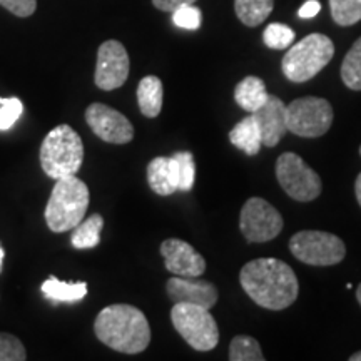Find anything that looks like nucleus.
I'll list each match as a JSON object with an SVG mask.
<instances>
[{
	"label": "nucleus",
	"instance_id": "f257e3e1",
	"mask_svg": "<svg viewBox=\"0 0 361 361\" xmlns=\"http://www.w3.org/2000/svg\"><path fill=\"white\" fill-rule=\"evenodd\" d=\"M239 283L256 305L271 311L290 308L300 293L295 271L276 258H258L246 263L239 273Z\"/></svg>",
	"mask_w": 361,
	"mask_h": 361
},
{
	"label": "nucleus",
	"instance_id": "f03ea898",
	"mask_svg": "<svg viewBox=\"0 0 361 361\" xmlns=\"http://www.w3.org/2000/svg\"><path fill=\"white\" fill-rule=\"evenodd\" d=\"M94 333L104 345L126 355L142 353L151 343V328L146 314L126 303L104 308L94 323Z\"/></svg>",
	"mask_w": 361,
	"mask_h": 361
},
{
	"label": "nucleus",
	"instance_id": "7ed1b4c3",
	"mask_svg": "<svg viewBox=\"0 0 361 361\" xmlns=\"http://www.w3.org/2000/svg\"><path fill=\"white\" fill-rule=\"evenodd\" d=\"M89 188L75 176L57 179L47 206L45 223L52 233H66L82 223L89 207Z\"/></svg>",
	"mask_w": 361,
	"mask_h": 361
},
{
	"label": "nucleus",
	"instance_id": "20e7f679",
	"mask_svg": "<svg viewBox=\"0 0 361 361\" xmlns=\"http://www.w3.org/2000/svg\"><path fill=\"white\" fill-rule=\"evenodd\" d=\"M84 161V144L71 126L61 124L45 135L40 146V166L51 179L75 176Z\"/></svg>",
	"mask_w": 361,
	"mask_h": 361
},
{
	"label": "nucleus",
	"instance_id": "39448f33",
	"mask_svg": "<svg viewBox=\"0 0 361 361\" xmlns=\"http://www.w3.org/2000/svg\"><path fill=\"white\" fill-rule=\"evenodd\" d=\"M335 56V44L324 34H310L290 47L281 61L283 74L295 84L308 82L319 74Z\"/></svg>",
	"mask_w": 361,
	"mask_h": 361
},
{
	"label": "nucleus",
	"instance_id": "423d86ee",
	"mask_svg": "<svg viewBox=\"0 0 361 361\" xmlns=\"http://www.w3.org/2000/svg\"><path fill=\"white\" fill-rule=\"evenodd\" d=\"M171 322L176 331L196 351H211L219 343V329L209 310L200 305L174 303Z\"/></svg>",
	"mask_w": 361,
	"mask_h": 361
},
{
	"label": "nucleus",
	"instance_id": "0eeeda50",
	"mask_svg": "<svg viewBox=\"0 0 361 361\" xmlns=\"http://www.w3.org/2000/svg\"><path fill=\"white\" fill-rule=\"evenodd\" d=\"M333 107L323 97H300L286 106L288 130L306 139L322 137L333 124Z\"/></svg>",
	"mask_w": 361,
	"mask_h": 361
},
{
	"label": "nucleus",
	"instance_id": "6e6552de",
	"mask_svg": "<svg viewBox=\"0 0 361 361\" xmlns=\"http://www.w3.org/2000/svg\"><path fill=\"white\" fill-rule=\"evenodd\" d=\"M290 251L298 261L310 266H335L346 256V246L341 238L313 229L293 234Z\"/></svg>",
	"mask_w": 361,
	"mask_h": 361
},
{
	"label": "nucleus",
	"instance_id": "1a4fd4ad",
	"mask_svg": "<svg viewBox=\"0 0 361 361\" xmlns=\"http://www.w3.org/2000/svg\"><path fill=\"white\" fill-rule=\"evenodd\" d=\"M276 179L283 191L298 202L314 201L323 189L319 174L295 152H283L278 157Z\"/></svg>",
	"mask_w": 361,
	"mask_h": 361
},
{
	"label": "nucleus",
	"instance_id": "9d476101",
	"mask_svg": "<svg viewBox=\"0 0 361 361\" xmlns=\"http://www.w3.org/2000/svg\"><path fill=\"white\" fill-rule=\"evenodd\" d=\"M279 211L263 197H250L239 214V229L247 243H268L283 231Z\"/></svg>",
	"mask_w": 361,
	"mask_h": 361
},
{
	"label": "nucleus",
	"instance_id": "9b49d317",
	"mask_svg": "<svg viewBox=\"0 0 361 361\" xmlns=\"http://www.w3.org/2000/svg\"><path fill=\"white\" fill-rule=\"evenodd\" d=\"M130 61L129 54L119 40H106L97 51L96 85L102 90H114L123 87L129 78Z\"/></svg>",
	"mask_w": 361,
	"mask_h": 361
},
{
	"label": "nucleus",
	"instance_id": "f8f14e48",
	"mask_svg": "<svg viewBox=\"0 0 361 361\" xmlns=\"http://www.w3.org/2000/svg\"><path fill=\"white\" fill-rule=\"evenodd\" d=\"M85 123L99 139L109 144H128L134 137V128L128 117L106 104H90L85 111Z\"/></svg>",
	"mask_w": 361,
	"mask_h": 361
},
{
	"label": "nucleus",
	"instance_id": "ddd939ff",
	"mask_svg": "<svg viewBox=\"0 0 361 361\" xmlns=\"http://www.w3.org/2000/svg\"><path fill=\"white\" fill-rule=\"evenodd\" d=\"M166 269L174 276L200 278L206 271V261L189 243L183 239H166L159 247Z\"/></svg>",
	"mask_w": 361,
	"mask_h": 361
},
{
	"label": "nucleus",
	"instance_id": "4468645a",
	"mask_svg": "<svg viewBox=\"0 0 361 361\" xmlns=\"http://www.w3.org/2000/svg\"><path fill=\"white\" fill-rule=\"evenodd\" d=\"M166 291L173 303L200 305L206 310L214 308L219 298L218 288L200 278L173 276L166 283Z\"/></svg>",
	"mask_w": 361,
	"mask_h": 361
},
{
	"label": "nucleus",
	"instance_id": "2eb2a0df",
	"mask_svg": "<svg viewBox=\"0 0 361 361\" xmlns=\"http://www.w3.org/2000/svg\"><path fill=\"white\" fill-rule=\"evenodd\" d=\"M252 117L259 126L263 146L274 147L286 135V106L281 99L268 94V99L258 111L252 112Z\"/></svg>",
	"mask_w": 361,
	"mask_h": 361
},
{
	"label": "nucleus",
	"instance_id": "dca6fc26",
	"mask_svg": "<svg viewBox=\"0 0 361 361\" xmlns=\"http://www.w3.org/2000/svg\"><path fill=\"white\" fill-rule=\"evenodd\" d=\"M149 188L159 196H171L179 191V169L174 156L154 157L147 164Z\"/></svg>",
	"mask_w": 361,
	"mask_h": 361
},
{
	"label": "nucleus",
	"instance_id": "f3484780",
	"mask_svg": "<svg viewBox=\"0 0 361 361\" xmlns=\"http://www.w3.org/2000/svg\"><path fill=\"white\" fill-rule=\"evenodd\" d=\"M229 141L247 156H256L263 146V137L258 123L255 121L252 114L245 117L243 121L234 126L229 133Z\"/></svg>",
	"mask_w": 361,
	"mask_h": 361
},
{
	"label": "nucleus",
	"instance_id": "a211bd4d",
	"mask_svg": "<svg viewBox=\"0 0 361 361\" xmlns=\"http://www.w3.org/2000/svg\"><path fill=\"white\" fill-rule=\"evenodd\" d=\"M266 99H268V92H266L264 80L256 75H247L234 89V101L250 114L258 111L266 102Z\"/></svg>",
	"mask_w": 361,
	"mask_h": 361
},
{
	"label": "nucleus",
	"instance_id": "6ab92c4d",
	"mask_svg": "<svg viewBox=\"0 0 361 361\" xmlns=\"http://www.w3.org/2000/svg\"><path fill=\"white\" fill-rule=\"evenodd\" d=\"M162 82L157 75H146L137 85V104L141 114L154 119L162 111Z\"/></svg>",
	"mask_w": 361,
	"mask_h": 361
},
{
	"label": "nucleus",
	"instance_id": "aec40b11",
	"mask_svg": "<svg viewBox=\"0 0 361 361\" xmlns=\"http://www.w3.org/2000/svg\"><path fill=\"white\" fill-rule=\"evenodd\" d=\"M40 290L44 296L54 303H75L87 295V283H66L56 276H51L42 283Z\"/></svg>",
	"mask_w": 361,
	"mask_h": 361
},
{
	"label": "nucleus",
	"instance_id": "412c9836",
	"mask_svg": "<svg viewBox=\"0 0 361 361\" xmlns=\"http://www.w3.org/2000/svg\"><path fill=\"white\" fill-rule=\"evenodd\" d=\"M104 228V218L101 214H92L74 228L71 234V243L75 250H90L101 243V231Z\"/></svg>",
	"mask_w": 361,
	"mask_h": 361
},
{
	"label": "nucleus",
	"instance_id": "4be33fe9",
	"mask_svg": "<svg viewBox=\"0 0 361 361\" xmlns=\"http://www.w3.org/2000/svg\"><path fill=\"white\" fill-rule=\"evenodd\" d=\"M274 0H234L238 19L246 27H258L273 12Z\"/></svg>",
	"mask_w": 361,
	"mask_h": 361
},
{
	"label": "nucleus",
	"instance_id": "5701e85b",
	"mask_svg": "<svg viewBox=\"0 0 361 361\" xmlns=\"http://www.w3.org/2000/svg\"><path fill=\"white\" fill-rule=\"evenodd\" d=\"M341 80L351 90H361V37L343 59Z\"/></svg>",
	"mask_w": 361,
	"mask_h": 361
},
{
	"label": "nucleus",
	"instance_id": "b1692460",
	"mask_svg": "<svg viewBox=\"0 0 361 361\" xmlns=\"http://www.w3.org/2000/svg\"><path fill=\"white\" fill-rule=\"evenodd\" d=\"M229 360L231 361H264L263 350L258 340L247 335H238L229 345Z\"/></svg>",
	"mask_w": 361,
	"mask_h": 361
},
{
	"label": "nucleus",
	"instance_id": "393cba45",
	"mask_svg": "<svg viewBox=\"0 0 361 361\" xmlns=\"http://www.w3.org/2000/svg\"><path fill=\"white\" fill-rule=\"evenodd\" d=\"M329 11L338 25H355L361 20V0H329Z\"/></svg>",
	"mask_w": 361,
	"mask_h": 361
},
{
	"label": "nucleus",
	"instance_id": "a878e982",
	"mask_svg": "<svg viewBox=\"0 0 361 361\" xmlns=\"http://www.w3.org/2000/svg\"><path fill=\"white\" fill-rule=\"evenodd\" d=\"M263 40L269 49L283 51V49L291 47V44L295 42V30L291 27L274 22V24H269L264 29Z\"/></svg>",
	"mask_w": 361,
	"mask_h": 361
},
{
	"label": "nucleus",
	"instance_id": "bb28decb",
	"mask_svg": "<svg viewBox=\"0 0 361 361\" xmlns=\"http://www.w3.org/2000/svg\"><path fill=\"white\" fill-rule=\"evenodd\" d=\"M178 161L179 169V191L188 192L194 186V179H196V162L189 151H180L173 154Z\"/></svg>",
	"mask_w": 361,
	"mask_h": 361
},
{
	"label": "nucleus",
	"instance_id": "cd10ccee",
	"mask_svg": "<svg viewBox=\"0 0 361 361\" xmlns=\"http://www.w3.org/2000/svg\"><path fill=\"white\" fill-rule=\"evenodd\" d=\"M27 353L24 345L17 336L0 333V361H24Z\"/></svg>",
	"mask_w": 361,
	"mask_h": 361
},
{
	"label": "nucleus",
	"instance_id": "c85d7f7f",
	"mask_svg": "<svg viewBox=\"0 0 361 361\" xmlns=\"http://www.w3.org/2000/svg\"><path fill=\"white\" fill-rule=\"evenodd\" d=\"M173 22L179 29L197 30L202 24V12L197 7L183 6L173 12Z\"/></svg>",
	"mask_w": 361,
	"mask_h": 361
},
{
	"label": "nucleus",
	"instance_id": "c756f323",
	"mask_svg": "<svg viewBox=\"0 0 361 361\" xmlns=\"http://www.w3.org/2000/svg\"><path fill=\"white\" fill-rule=\"evenodd\" d=\"M22 112H24V106H22L20 99L0 97V130L11 129Z\"/></svg>",
	"mask_w": 361,
	"mask_h": 361
},
{
	"label": "nucleus",
	"instance_id": "7c9ffc66",
	"mask_svg": "<svg viewBox=\"0 0 361 361\" xmlns=\"http://www.w3.org/2000/svg\"><path fill=\"white\" fill-rule=\"evenodd\" d=\"M0 6L17 17H30L37 8V0H0Z\"/></svg>",
	"mask_w": 361,
	"mask_h": 361
},
{
	"label": "nucleus",
	"instance_id": "2f4dec72",
	"mask_svg": "<svg viewBox=\"0 0 361 361\" xmlns=\"http://www.w3.org/2000/svg\"><path fill=\"white\" fill-rule=\"evenodd\" d=\"M196 0H152V6L159 8L161 12H171L173 13L176 8L183 6H191Z\"/></svg>",
	"mask_w": 361,
	"mask_h": 361
},
{
	"label": "nucleus",
	"instance_id": "473e14b6",
	"mask_svg": "<svg viewBox=\"0 0 361 361\" xmlns=\"http://www.w3.org/2000/svg\"><path fill=\"white\" fill-rule=\"evenodd\" d=\"M322 11V4L318 2V0H308V2H305L303 6L300 7V11H298V16L301 17V19H313Z\"/></svg>",
	"mask_w": 361,
	"mask_h": 361
},
{
	"label": "nucleus",
	"instance_id": "72a5a7b5",
	"mask_svg": "<svg viewBox=\"0 0 361 361\" xmlns=\"http://www.w3.org/2000/svg\"><path fill=\"white\" fill-rule=\"evenodd\" d=\"M355 194H356V201H358V204L361 206V173L355 180Z\"/></svg>",
	"mask_w": 361,
	"mask_h": 361
},
{
	"label": "nucleus",
	"instance_id": "f704fd0d",
	"mask_svg": "<svg viewBox=\"0 0 361 361\" xmlns=\"http://www.w3.org/2000/svg\"><path fill=\"white\" fill-rule=\"evenodd\" d=\"M350 361H361V351H356L355 355H351Z\"/></svg>",
	"mask_w": 361,
	"mask_h": 361
},
{
	"label": "nucleus",
	"instance_id": "c9c22d12",
	"mask_svg": "<svg viewBox=\"0 0 361 361\" xmlns=\"http://www.w3.org/2000/svg\"><path fill=\"white\" fill-rule=\"evenodd\" d=\"M4 258H6V251H4V247L0 246V271H2V263H4Z\"/></svg>",
	"mask_w": 361,
	"mask_h": 361
},
{
	"label": "nucleus",
	"instance_id": "e433bc0d",
	"mask_svg": "<svg viewBox=\"0 0 361 361\" xmlns=\"http://www.w3.org/2000/svg\"><path fill=\"white\" fill-rule=\"evenodd\" d=\"M356 300H358V303L361 306V284L358 288H356Z\"/></svg>",
	"mask_w": 361,
	"mask_h": 361
},
{
	"label": "nucleus",
	"instance_id": "4c0bfd02",
	"mask_svg": "<svg viewBox=\"0 0 361 361\" xmlns=\"http://www.w3.org/2000/svg\"><path fill=\"white\" fill-rule=\"evenodd\" d=\"M360 154H361V146H360Z\"/></svg>",
	"mask_w": 361,
	"mask_h": 361
}]
</instances>
